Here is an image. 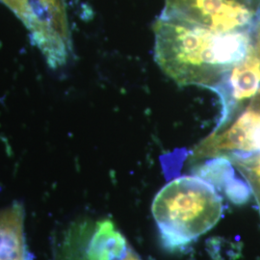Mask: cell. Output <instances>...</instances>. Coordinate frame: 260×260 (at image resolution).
Segmentation results:
<instances>
[{"label": "cell", "instance_id": "obj_7", "mask_svg": "<svg viewBox=\"0 0 260 260\" xmlns=\"http://www.w3.org/2000/svg\"><path fill=\"white\" fill-rule=\"evenodd\" d=\"M247 182L258 205L260 212V154L253 153L245 157L236 158L231 161Z\"/></svg>", "mask_w": 260, "mask_h": 260}, {"label": "cell", "instance_id": "obj_6", "mask_svg": "<svg viewBox=\"0 0 260 260\" xmlns=\"http://www.w3.org/2000/svg\"><path fill=\"white\" fill-rule=\"evenodd\" d=\"M31 41L47 58L48 66L52 69L64 65L68 59L67 40L52 31H31Z\"/></svg>", "mask_w": 260, "mask_h": 260}, {"label": "cell", "instance_id": "obj_3", "mask_svg": "<svg viewBox=\"0 0 260 260\" xmlns=\"http://www.w3.org/2000/svg\"><path fill=\"white\" fill-rule=\"evenodd\" d=\"M161 15L226 34L259 24L260 0H165Z\"/></svg>", "mask_w": 260, "mask_h": 260}, {"label": "cell", "instance_id": "obj_2", "mask_svg": "<svg viewBox=\"0 0 260 260\" xmlns=\"http://www.w3.org/2000/svg\"><path fill=\"white\" fill-rule=\"evenodd\" d=\"M151 212L164 247L176 251L213 229L222 218L223 200L205 178L185 176L158 192Z\"/></svg>", "mask_w": 260, "mask_h": 260}, {"label": "cell", "instance_id": "obj_11", "mask_svg": "<svg viewBox=\"0 0 260 260\" xmlns=\"http://www.w3.org/2000/svg\"><path fill=\"white\" fill-rule=\"evenodd\" d=\"M0 260H27V256H16L0 251Z\"/></svg>", "mask_w": 260, "mask_h": 260}, {"label": "cell", "instance_id": "obj_12", "mask_svg": "<svg viewBox=\"0 0 260 260\" xmlns=\"http://www.w3.org/2000/svg\"><path fill=\"white\" fill-rule=\"evenodd\" d=\"M45 2H47L48 4L52 5V6H57V7H62V3L61 0H43Z\"/></svg>", "mask_w": 260, "mask_h": 260}, {"label": "cell", "instance_id": "obj_4", "mask_svg": "<svg viewBox=\"0 0 260 260\" xmlns=\"http://www.w3.org/2000/svg\"><path fill=\"white\" fill-rule=\"evenodd\" d=\"M128 244L109 219H82L63 233L56 260H119Z\"/></svg>", "mask_w": 260, "mask_h": 260}, {"label": "cell", "instance_id": "obj_10", "mask_svg": "<svg viewBox=\"0 0 260 260\" xmlns=\"http://www.w3.org/2000/svg\"><path fill=\"white\" fill-rule=\"evenodd\" d=\"M119 260H143L136 251H134L132 248L128 247L127 250L125 251V253L121 256Z\"/></svg>", "mask_w": 260, "mask_h": 260}, {"label": "cell", "instance_id": "obj_9", "mask_svg": "<svg viewBox=\"0 0 260 260\" xmlns=\"http://www.w3.org/2000/svg\"><path fill=\"white\" fill-rule=\"evenodd\" d=\"M7 5L26 25L28 21V0H0Z\"/></svg>", "mask_w": 260, "mask_h": 260}, {"label": "cell", "instance_id": "obj_8", "mask_svg": "<svg viewBox=\"0 0 260 260\" xmlns=\"http://www.w3.org/2000/svg\"><path fill=\"white\" fill-rule=\"evenodd\" d=\"M245 108L249 112L252 124H253V132H254V152L253 153H260V90L251 99V102L247 104Z\"/></svg>", "mask_w": 260, "mask_h": 260}, {"label": "cell", "instance_id": "obj_1", "mask_svg": "<svg viewBox=\"0 0 260 260\" xmlns=\"http://www.w3.org/2000/svg\"><path fill=\"white\" fill-rule=\"evenodd\" d=\"M155 61L179 86L214 89L249 54L260 33L256 27L220 34L161 15L155 21Z\"/></svg>", "mask_w": 260, "mask_h": 260}, {"label": "cell", "instance_id": "obj_5", "mask_svg": "<svg viewBox=\"0 0 260 260\" xmlns=\"http://www.w3.org/2000/svg\"><path fill=\"white\" fill-rule=\"evenodd\" d=\"M260 90V33L249 54L224 75L213 91L220 98L221 117L216 128L232 121Z\"/></svg>", "mask_w": 260, "mask_h": 260}]
</instances>
